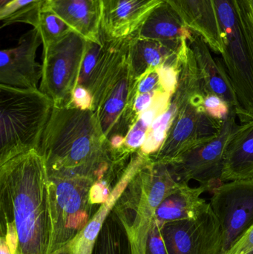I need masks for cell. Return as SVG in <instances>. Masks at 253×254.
I'll return each mask as SVG.
<instances>
[{"label": "cell", "instance_id": "obj_34", "mask_svg": "<svg viewBox=\"0 0 253 254\" xmlns=\"http://www.w3.org/2000/svg\"><path fill=\"white\" fill-rule=\"evenodd\" d=\"M0 254H13L5 239L0 236Z\"/></svg>", "mask_w": 253, "mask_h": 254}, {"label": "cell", "instance_id": "obj_35", "mask_svg": "<svg viewBox=\"0 0 253 254\" xmlns=\"http://www.w3.org/2000/svg\"><path fill=\"white\" fill-rule=\"evenodd\" d=\"M52 254H71V251H70L69 247L68 246L67 247L64 248L62 250L58 251V252H55V253Z\"/></svg>", "mask_w": 253, "mask_h": 254}, {"label": "cell", "instance_id": "obj_19", "mask_svg": "<svg viewBox=\"0 0 253 254\" xmlns=\"http://www.w3.org/2000/svg\"><path fill=\"white\" fill-rule=\"evenodd\" d=\"M253 179V121L238 127L227 148L221 180Z\"/></svg>", "mask_w": 253, "mask_h": 254}, {"label": "cell", "instance_id": "obj_28", "mask_svg": "<svg viewBox=\"0 0 253 254\" xmlns=\"http://www.w3.org/2000/svg\"><path fill=\"white\" fill-rule=\"evenodd\" d=\"M161 228L154 219L149 232L145 254H168Z\"/></svg>", "mask_w": 253, "mask_h": 254}, {"label": "cell", "instance_id": "obj_33", "mask_svg": "<svg viewBox=\"0 0 253 254\" xmlns=\"http://www.w3.org/2000/svg\"><path fill=\"white\" fill-rule=\"evenodd\" d=\"M156 91L148 92V93L138 94L134 103V113L137 119H138L141 113H144L147 109L150 108V106L154 101Z\"/></svg>", "mask_w": 253, "mask_h": 254}, {"label": "cell", "instance_id": "obj_26", "mask_svg": "<svg viewBox=\"0 0 253 254\" xmlns=\"http://www.w3.org/2000/svg\"><path fill=\"white\" fill-rule=\"evenodd\" d=\"M245 41L253 56V0H236Z\"/></svg>", "mask_w": 253, "mask_h": 254}, {"label": "cell", "instance_id": "obj_24", "mask_svg": "<svg viewBox=\"0 0 253 254\" xmlns=\"http://www.w3.org/2000/svg\"><path fill=\"white\" fill-rule=\"evenodd\" d=\"M43 0H14L0 8L1 28L15 23H29L43 7Z\"/></svg>", "mask_w": 253, "mask_h": 254}, {"label": "cell", "instance_id": "obj_31", "mask_svg": "<svg viewBox=\"0 0 253 254\" xmlns=\"http://www.w3.org/2000/svg\"><path fill=\"white\" fill-rule=\"evenodd\" d=\"M92 96L91 92L84 86L77 85L72 94L71 103L80 110L92 109Z\"/></svg>", "mask_w": 253, "mask_h": 254}, {"label": "cell", "instance_id": "obj_16", "mask_svg": "<svg viewBox=\"0 0 253 254\" xmlns=\"http://www.w3.org/2000/svg\"><path fill=\"white\" fill-rule=\"evenodd\" d=\"M192 31L203 37L209 49L222 55L224 43L212 0H165Z\"/></svg>", "mask_w": 253, "mask_h": 254}, {"label": "cell", "instance_id": "obj_8", "mask_svg": "<svg viewBox=\"0 0 253 254\" xmlns=\"http://www.w3.org/2000/svg\"><path fill=\"white\" fill-rule=\"evenodd\" d=\"M236 119V110H230L213 140L187 152L169 165L178 182L188 184L190 180L196 181L211 193L224 183L221 180L224 158L239 127Z\"/></svg>", "mask_w": 253, "mask_h": 254}, {"label": "cell", "instance_id": "obj_2", "mask_svg": "<svg viewBox=\"0 0 253 254\" xmlns=\"http://www.w3.org/2000/svg\"><path fill=\"white\" fill-rule=\"evenodd\" d=\"M108 141L92 110L72 103L53 105L40 147L49 176H82L101 180L108 169Z\"/></svg>", "mask_w": 253, "mask_h": 254}, {"label": "cell", "instance_id": "obj_12", "mask_svg": "<svg viewBox=\"0 0 253 254\" xmlns=\"http://www.w3.org/2000/svg\"><path fill=\"white\" fill-rule=\"evenodd\" d=\"M165 0H102V37L118 40L134 35L152 10Z\"/></svg>", "mask_w": 253, "mask_h": 254}, {"label": "cell", "instance_id": "obj_27", "mask_svg": "<svg viewBox=\"0 0 253 254\" xmlns=\"http://www.w3.org/2000/svg\"><path fill=\"white\" fill-rule=\"evenodd\" d=\"M102 43H95L88 40L86 52L82 64L78 85L86 87L90 78L91 74L96 65L102 49Z\"/></svg>", "mask_w": 253, "mask_h": 254}, {"label": "cell", "instance_id": "obj_13", "mask_svg": "<svg viewBox=\"0 0 253 254\" xmlns=\"http://www.w3.org/2000/svg\"><path fill=\"white\" fill-rule=\"evenodd\" d=\"M43 7L56 13L86 40L102 43V0H43Z\"/></svg>", "mask_w": 253, "mask_h": 254}, {"label": "cell", "instance_id": "obj_37", "mask_svg": "<svg viewBox=\"0 0 253 254\" xmlns=\"http://www.w3.org/2000/svg\"><path fill=\"white\" fill-rule=\"evenodd\" d=\"M249 254H253V251L252 252H251V253H250Z\"/></svg>", "mask_w": 253, "mask_h": 254}, {"label": "cell", "instance_id": "obj_14", "mask_svg": "<svg viewBox=\"0 0 253 254\" xmlns=\"http://www.w3.org/2000/svg\"><path fill=\"white\" fill-rule=\"evenodd\" d=\"M188 43L194 54L205 94L219 97L230 110H236V95L222 60L212 56L207 43L195 31Z\"/></svg>", "mask_w": 253, "mask_h": 254}, {"label": "cell", "instance_id": "obj_20", "mask_svg": "<svg viewBox=\"0 0 253 254\" xmlns=\"http://www.w3.org/2000/svg\"><path fill=\"white\" fill-rule=\"evenodd\" d=\"M178 52L160 42L141 38L135 34L131 38V65L139 81L152 70L176 58Z\"/></svg>", "mask_w": 253, "mask_h": 254}, {"label": "cell", "instance_id": "obj_17", "mask_svg": "<svg viewBox=\"0 0 253 254\" xmlns=\"http://www.w3.org/2000/svg\"><path fill=\"white\" fill-rule=\"evenodd\" d=\"M146 160L139 156L129 166L126 174L112 190L108 199L102 204L84 229L68 245L71 254H92L104 223L115 206L117 200L135 175L145 166Z\"/></svg>", "mask_w": 253, "mask_h": 254}, {"label": "cell", "instance_id": "obj_22", "mask_svg": "<svg viewBox=\"0 0 253 254\" xmlns=\"http://www.w3.org/2000/svg\"><path fill=\"white\" fill-rule=\"evenodd\" d=\"M28 25L38 31L43 47L60 40L72 31L56 13L45 7L33 16Z\"/></svg>", "mask_w": 253, "mask_h": 254}, {"label": "cell", "instance_id": "obj_29", "mask_svg": "<svg viewBox=\"0 0 253 254\" xmlns=\"http://www.w3.org/2000/svg\"><path fill=\"white\" fill-rule=\"evenodd\" d=\"M203 106L208 115L217 120H224L230 114L228 104L216 95H206Z\"/></svg>", "mask_w": 253, "mask_h": 254}, {"label": "cell", "instance_id": "obj_36", "mask_svg": "<svg viewBox=\"0 0 253 254\" xmlns=\"http://www.w3.org/2000/svg\"><path fill=\"white\" fill-rule=\"evenodd\" d=\"M13 1L14 0H0V8L7 5V4H10V2Z\"/></svg>", "mask_w": 253, "mask_h": 254}, {"label": "cell", "instance_id": "obj_3", "mask_svg": "<svg viewBox=\"0 0 253 254\" xmlns=\"http://www.w3.org/2000/svg\"><path fill=\"white\" fill-rule=\"evenodd\" d=\"M131 38L102 37L99 58L86 86L92 94V112L108 143L114 136L126 137L138 121L133 108L140 81L131 65Z\"/></svg>", "mask_w": 253, "mask_h": 254}, {"label": "cell", "instance_id": "obj_9", "mask_svg": "<svg viewBox=\"0 0 253 254\" xmlns=\"http://www.w3.org/2000/svg\"><path fill=\"white\" fill-rule=\"evenodd\" d=\"M212 194L209 204L221 225L225 254L253 226V179L224 183Z\"/></svg>", "mask_w": 253, "mask_h": 254}, {"label": "cell", "instance_id": "obj_30", "mask_svg": "<svg viewBox=\"0 0 253 254\" xmlns=\"http://www.w3.org/2000/svg\"><path fill=\"white\" fill-rule=\"evenodd\" d=\"M148 129L141 127L139 124L135 123L130 128L125 137L123 146L126 151H133L141 147L147 138Z\"/></svg>", "mask_w": 253, "mask_h": 254}, {"label": "cell", "instance_id": "obj_6", "mask_svg": "<svg viewBox=\"0 0 253 254\" xmlns=\"http://www.w3.org/2000/svg\"><path fill=\"white\" fill-rule=\"evenodd\" d=\"M203 91H175L172 100L178 107L176 116L164 143L152 155L153 162L170 165L182 155L213 140L221 129L223 121L217 120L205 110Z\"/></svg>", "mask_w": 253, "mask_h": 254}, {"label": "cell", "instance_id": "obj_23", "mask_svg": "<svg viewBox=\"0 0 253 254\" xmlns=\"http://www.w3.org/2000/svg\"><path fill=\"white\" fill-rule=\"evenodd\" d=\"M178 107L171 99L168 110L161 116H158L149 128L147 138L141 149L145 155H152L156 153L164 143L168 131L176 116Z\"/></svg>", "mask_w": 253, "mask_h": 254}, {"label": "cell", "instance_id": "obj_32", "mask_svg": "<svg viewBox=\"0 0 253 254\" xmlns=\"http://www.w3.org/2000/svg\"><path fill=\"white\" fill-rule=\"evenodd\" d=\"M160 88V78L157 68L152 70L144 76L138 84V94L154 92Z\"/></svg>", "mask_w": 253, "mask_h": 254}, {"label": "cell", "instance_id": "obj_1", "mask_svg": "<svg viewBox=\"0 0 253 254\" xmlns=\"http://www.w3.org/2000/svg\"><path fill=\"white\" fill-rule=\"evenodd\" d=\"M0 228L16 234L17 254H48L51 235L50 182L37 149L0 165Z\"/></svg>", "mask_w": 253, "mask_h": 254}, {"label": "cell", "instance_id": "obj_7", "mask_svg": "<svg viewBox=\"0 0 253 254\" xmlns=\"http://www.w3.org/2000/svg\"><path fill=\"white\" fill-rule=\"evenodd\" d=\"M87 43L84 37L71 31L60 40L43 47L40 90L53 101V105L71 103Z\"/></svg>", "mask_w": 253, "mask_h": 254}, {"label": "cell", "instance_id": "obj_25", "mask_svg": "<svg viewBox=\"0 0 253 254\" xmlns=\"http://www.w3.org/2000/svg\"><path fill=\"white\" fill-rule=\"evenodd\" d=\"M178 56L157 68L160 78V87L164 92L170 94L172 96L178 86L179 76Z\"/></svg>", "mask_w": 253, "mask_h": 254}, {"label": "cell", "instance_id": "obj_11", "mask_svg": "<svg viewBox=\"0 0 253 254\" xmlns=\"http://www.w3.org/2000/svg\"><path fill=\"white\" fill-rule=\"evenodd\" d=\"M43 45L35 28L22 34L14 47L0 52V84L19 89H37L43 75V65L37 52Z\"/></svg>", "mask_w": 253, "mask_h": 254}, {"label": "cell", "instance_id": "obj_21", "mask_svg": "<svg viewBox=\"0 0 253 254\" xmlns=\"http://www.w3.org/2000/svg\"><path fill=\"white\" fill-rule=\"evenodd\" d=\"M92 254H134L127 230L113 210L104 223Z\"/></svg>", "mask_w": 253, "mask_h": 254}, {"label": "cell", "instance_id": "obj_15", "mask_svg": "<svg viewBox=\"0 0 253 254\" xmlns=\"http://www.w3.org/2000/svg\"><path fill=\"white\" fill-rule=\"evenodd\" d=\"M192 33L178 12L163 1L152 10L135 34L141 38L160 42L178 52Z\"/></svg>", "mask_w": 253, "mask_h": 254}, {"label": "cell", "instance_id": "obj_18", "mask_svg": "<svg viewBox=\"0 0 253 254\" xmlns=\"http://www.w3.org/2000/svg\"><path fill=\"white\" fill-rule=\"evenodd\" d=\"M204 192V187L191 188L187 183L180 182L157 207L154 220L162 228L169 222L197 219L209 205L202 198Z\"/></svg>", "mask_w": 253, "mask_h": 254}, {"label": "cell", "instance_id": "obj_10", "mask_svg": "<svg viewBox=\"0 0 253 254\" xmlns=\"http://www.w3.org/2000/svg\"><path fill=\"white\" fill-rule=\"evenodd\" d=\"M162 235L168 254H222L221 225L210 204L197 219L165 224Z\"/></svg>", "mask_w": 253, "mask_h": 254}, {"label": "cell", "instance_id": "obj_5", "mask_svg": "<svg viewBox=\"0 0 253 254\" xmlns=\"http://www.w3.org/2000/svg\"><path fill=\"white\" fill-rule=\"evenodd\" d=\"M96 181L76 175L49 176L51 235L48 254L67 247L101 207L91 200V190Z\"/></svg>", "mask_w": 253, "mask_h": 254}, {"label": "cell", "instance_id": "obj_4", "mask_svg": "<svg viewBox=\"0 0 253 254\" xmlns=\"http://www.w3.org/2000/svg\"><path fill=\"white\" fill-rule=\"evenodd\" d=\"M53 107L40 89L0 84V165L39 149Z\"/></svg>", "mask_w": 253, "mask_h": 254}]
</instances>
